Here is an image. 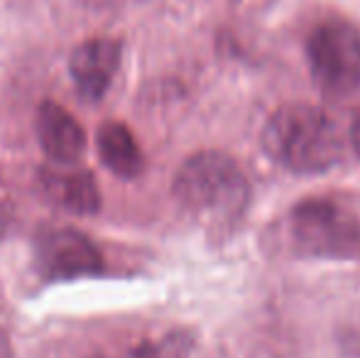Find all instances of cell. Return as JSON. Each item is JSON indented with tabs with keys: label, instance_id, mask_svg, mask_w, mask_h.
<instances>
[{
	"label": "cell",
	"instance_id": "6da1fadb",
	"mask_svg": "<svg viewBox=\"0 0 360 358\" xmlns=\"http://www.w3.org/2000/svg\"><path fill=\"white\" fill-rule=\"evenodd\" d=\"M172 194L186 214L214 231H233L250 206V181L243 167L221 150L186 158L172 181Z\"/></svg>",
	"mask_w": 360,
	"mask_h": 358
},
{
	"label": "cell",
	"instance_id": "7a4b0ae2",
	"mask_svg": "<svg viewBox=\"0 0 360 358\" xmlns=\"http://www.w3.org/2000/svg\"><path fill=\"white\" fill-rule=\"evenodd\" d=\"M265 155L294 174H321L343 158V135L323 108L311 103H285L262 128Z\"/></svg>",
	"mask_w": 360,
	"mask_h": 358
},
{
	"label": "cell",
	"instance_id": "3957f363",
	"mask_svg": "<svg viewBox=\"0 0 360 358\" xmlns=\"http://www.w3.org/2000/svg\"><path fill=\"white\" fill-rule=\"evenodd\" d=\"M285 236L302 258L360 260V206L341 194H316L287 211Z\"/></svg>",
	"mask_w": 360,
	"mask_h": 358
},
{
	"label": "cell",
	"instance_id": "277c9868",
	"mask_svg": "<svg viewBox=\"0 0 360 358\" xmlns=\"http://www.w3.org/2000/svg\"><path fill=\"white\" fill-rule=\"evenodd\" d=\"M307 64L319 91L343 98L360 91V23L326 15L307 34Z\"/></svg>",
	"mask_w": 360,
	"mask_h": 358
},
{
	"label": "cell",
	"instance_id": "5b68a950",
	"mask_svg": "<svg viewBox=\"0 0 360 358\" xmlns=\"http://www.w3.org/2000/svg\"><path fill=\"white\" fill-rule=\"evenodd\" d=\"M34 260L47 280H81L103 272L98 245L72 226H42L34 236Z\"/></svg>",
	"mask_w": 360,
	"mask_h": 358
},
{
	"label": "cell",
	"instance_id": "8992f818",
	"mask_svg": "<svg viewBox=\"0 0 360 358\" xmlns=\"http://www.w3.org/2000/svg\"><path fill=\"white\" fill-rule=\"evenodd\" d=\"M123 44L113 37H91L76 44L69 57V74L76 94L86 103H98L108 94L120 67Z\"/></svg>",
	"mask_w": 360,
	"mask_h": 358
},
{
	"label": "cell",
	"instance_id": "52a82bcc",
	"mask_svg": "<svg viewBox=\"0 0 360 358\" xmlns=\"http://www.w3.org/2000/svg\"><path fill=\"white\" fill-rule=\"evenodd\" d=\"M37 184L44 199L76 216L98 214L103 204L98 181L91 170H81L74 165H44L37 172Z\"/></svg>",
	"mask_w": 360,
	"mask_h": 358
},
{
	"label": "cell",
	"instance_id": "ba28073f",
	"mask_svg": "<svg viewBox=\"0 0 360 358\" xmlns=\"http://www.w3.org/2000/svg\"><path fill=\"white\" fill-rule=\"evenodd\" d=\"M37 143L54 165H76L86 150V133L64 106L42 101L34 115Z\"/></svg>",
	"mask_w": 360,
	"mask_h": 358
},
{
	"label": "cell",
	"instance_id": "9c48e42d",
	"mask_svg": "<svg viewBox=\"0 0 360 358\" xmlns=\"http://www.w3.org/2000/svg\"><path fill=\"white\" fill-rule=\"evenodd\" d=\"M98 158L108 172L120 179H135L145 172V155L133 130L120 120H108L98 128L96 135Z\"/></svg>",
	"mask_w": 360,
	"mask_h": 358
},
{
	"label": "cell",
	"instance_id": "30bf717a",
	"mask_svg": "<svg viewBox=\"0 0 360 358\" xmlns=\"http://www.w3.org/2000/svg\"><path fill=\"white\" fill-rule=\"evenodd\" d=\"M196 334L191 329H172L157 339H147L130 351V358H191Z\"/></svg>",
	"mask_w": 360,
	"mask_h": 358
},
{
	"label": "cell",
	"instance_id": "8fae6325",
	"mask_svg": "<svg viewBox=\"0 0 360 358\" xmlns=\"http://www.w3.org/2000/svg\"><path fill=\"white\" fill-rule=\"evenodd\" d=\"M0 358H15L13 341H10V336L5 329H0Z\"/></svg>",
	"mask_w": 360,
	"mask_h": 358
},
{
	"label": "cell",
	"instance_id": "7c38bea8",
	"mask_svg": "<svg viewBox=\"0 0 360 358\" xmlns=\"http://www.w3.org/2000/svg\"><path fill=\"white\" fill-rule=\"evenodd\" d=\"M351 145H353V150H356V155L360 158V110L351 123Z\"/></svg>",
	"mask_w": 360,
	"mask_h": 358
},
{
	"label": "cell",
	"instance_id": "4fadbf2b",
	"mask_svg": "<svg viewBox=\"0 0 360 358\" xmlns=\"http://www.w3.org/2000/svg\"><path fill=\"white\" fill-rule=\"evenodd\" d=\"M351 344H356V349H358V354H360V326L351 334Z\"/></svg>",
	"mask_w": 360,
	"mask_h": 358
},
{
	"label": "cell",
	"instance_id": "5bb4252c",
	"mask_svg": "<svg viewBox=\"0 0 360 358\" xmlns=\"http://www.w3.org/2000/svg\"><path fill=\"white\" fill-rule=\"evenodd\" d=\"M91 358H105V356H91Z\"/></svg>",
	"mask_w": 360,
	"mask_h": 358
}]
</instances>
